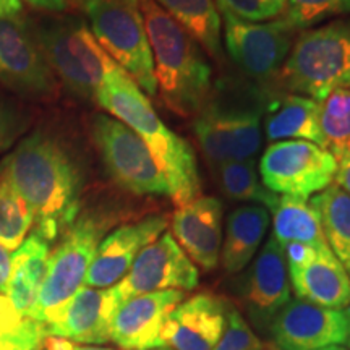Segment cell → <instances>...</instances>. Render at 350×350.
Returning a JSON list of instances; mask_svg holds the SVG:
<instances>
[{
	"mask_svg": "<svg viewBox=\"0 0 350 350\" xmlns=\"http://www.w3.org/2000/svg\"><path fill=\"white\" fill-rule=\"evenodd\" d=\"M3 177L29 204L39 237L52 242L75 222L81 175L59 139L36 131L0 165Z\"/></svg>",
	"mask_w": 350,
	"mask_h": 350,
	"instance_id": "cell-1",
	"label": "cell"
},
{
	"mask_svg": "<svg viewBox=\"0 0 350 350\" xmlns=\"http://www.w3.org/2000/svg\"><path fill=\"white\" fill-rule=\"evenodd\" d=\"M94 100L143 139L169 183V198L175 206L198 198L201 180L193 150L163 124L151 100L124 70L104 83Z\"/></svg>",
	"mask_w": 350,
	"mask_h": 350,
	"instance_id": "cell-2",
	"label": "cell"
},
{
	"mask_svg": "<svg viewBox=\"0 0 350 350\" xmlns=\"http://www.w3.org/2000/svg\"><path fill=\"white\" fill-rule=\"evenodd\" d=\"M138 8L151 46L157 94L175 116H195L213 91L206 52L154 0H142Z\"/></svg>",
	"mask_w": 350,
	"mask_h": 350,
	"instance_id": "cell-3",
	"label": "cell"
},
{
	"mask_svg": "<svg viewBox=\"0 0 350 350\" xmlns=\"http://www.w3.org/2000/svg\"><path fill=\"white\" fill-rule=\"evenodd\" d=\"M255 86L224 83L209 94L193 122L204 157L214 165L248 161L261 148V117L269 100Z\"/></svg>",
	"mask_w": 350,
	"mask_h": 350,
	"instance_id": "cell-4",
	"label": "cell"
},
{
	"mask_svg": "<svg viewBox=\"0 0 350 350\" xmlns=\"http://www.w3.org/2000/svg\"><path fill=\"white\" fill-rule=\"evenodd\" d=\"M278 81L291 94L317 100L350 86V18L301 31L279 70Z\"/></svg>",
	"mask_w": 350,
	"mask_h": 350,
	"instance_id": "cell-5",
	"label": "cell"
},
{
	"mask_svg": "<svg viewBox=\"0 0 350 350\" xmlns=\"http://www.w3.org/2000/svg\"><path fill=\"white\" fill-rule=\"evenodd\" d=\"M34 33L54 75L75 96L94 100L104 83L120 70L81 20H46Z\"/></svg>",
	"mask_w": 350,
	"mask_h": 350,
	"instance_id": "cell-6",
	"label": "cell"
},
{
	"mask_svg": "<svg viewBox=\"0 0 350 350\" xmlns=\"http://www.w3.org/2000/svg\"><path fill=\"white\" fill-rule=\"evenodd\" d=\"M85 10L100 47L139 90L156 96L152 52L139 8L124 0H94Z\"/></svg>",
	"mask_w": 350,
	"mask_h": 350,
	"instance_id": "cell-7",
	"label": "cell"
},
{
	"mask_svg": "<svg viewBox=\"0 0 350 350\" xmlns=\"http://www.w3.org/2000/svg\"><path fill=\"white\" fill-rule=\"evenodd\" d=\"M103 234L104 226L90 216L77 219L68 227L62 242L52 252L46 281L29 318L44 326L54 321L60 310L85 284Z\"/></svg>",
	"mask_w": 350,
	"mask_h": 350,
	"instance_id": "cell-8",
	"label": "cell"
},
{
	"mask_svg": "<svg viewBox=\"0 0 350 350\" xmlns=\"http://www.w3.org/2000/svg\"><path fill=\"white\" fill-rule=\"evenodd\" d=\"M91 137L117 185L138 196H169V183L142 138L120 120L96 113Z\"/></svg>",
	"mask_w": 350,
	"mask_h": 350,
	"instance_id": "cell-9",
	"label": "cell"
},
{
	"mask_svg": "<svg viewBox=\"0 0 350 350\" xmlns=\"http://www.w3.org/2000/svg\"><path fill=\"white\" fill-rule=\"evenodd\" d=\"M338 159L312 142L288 139L269 144L260 161V178L275 195L308 200L334 182Z\"/></svg>",
	"mask_w": 350,
	"mask_h": 350,
	"instance_id": "cell-10",
	"label": "cell"
},
{
	"mask_svg": "<svg viewBox=\"0 0 350 350\" xmlns=\"http://www.w3.org/2000/svg\"><path fill=\"white\" fill-rule=\"evenodd\" d=\"M224 23L227 54L240 70L255 80L278 77L295 42L297 31L281 18L247 21L219 10Z\"/></svg>",
	"mask_w": 350,
	"mask_h": 350,
	"instance_id": "cell-11",
	"label": "cell"
},
{
	"mask_svg": "<svg viewBox=\"0 0 350 350\" xmlns=\"http://www.w3.org/2000/svg\"><path fill=\"white\" fill-rule=\"evenodd\" d=\"M198 282L200 273L195 262L178 247L172 234L164 232L143 248L113 291L122 305L125 300L152 292L193 291Z\"/></svg>",
	"mask_w": 350,
	"mask_h": 350,
	"instance_id": "cell-12",
	"label": "cell"
},
{
	"mask_svg": "<svg viewBox=\"0 0 350 350\" xmlns=\"http://www.w3.org/2000/svg\"><path fill=\"white\" fill-rule=\"evenodd\" d=\"M0 85L25 96L55 91V75L34 28L18 15L0 20Z\"/></svg>",
	"mask_w": 350,
	"mask_h": 350,
	"instance_id": "cell-13",
	"label": "cell"
},
{
	"mask_svg": "<svg viewBox=\"0 0 350 350\" xmlns=\"http://www.w3.org/2000/svg\"><path fill=\"white\" fill-rule=\"evenodd\" d=\"M269 334L279 350H318L345 345L350 331V310H332L294 299L275 314Z\"/></svg>",
	"mask_w": 350,
	"mask_h": 350,
	"instance_id": "cell-14",
	"label": "cell"
},
{
	"mask_svg": "<svg viewBox=\"0 0 350 350\" xmlns=\"http://www.w3.org/2000/svg\"><path fill=\"white\" fill-rule=\"evenodd\" d=\"M284 252L297 299L332 310L350 306V275L329 247L291 243Z\"/></svg>",
	"mask_w": 350,
	"mask_h": 350,
	"instance_id": "cell-15",
	"label": "cell"
},
{
	"mask_svg": "<svg viewBox=\"0 0 350 350\" xmlns=\"http://www.w3.org/2000/svg\"><path fill=\"white\" fill-rule=\"evenodd\" d=\"M183 299L185 292L182 291H161L125 300L113 314L111 340L122 350L164 347L165 319Z\"/></svg>",
	"mask_w": 350,
	"mask_h": 350,
	"instance_id": "cell-16",
	"label": "cell"
},
{
	"mask_svg": "<svg viewBox=\"0 0 350 350\" xmlns=\"http://www.w3.org/2000/svg\"><path fill=\"white\" fill-rule=\"evenodd\" d=\"M167 229L164 216H150L138 222L120 226L100 240L94 260L88 269L85 286L113 287L129 273L143 248L159 239Z\"/></svg>",
	"mask_w": 350,
	"mask_h": 350,
	"instance_id": "cell-17",
	"label": "cell"
},
{
	"mask_svg": "<svg viewBox=\"0 0 350 350\" xmlns=\"http://www.w3.org/2000/svg\"><path fill=\"white\" fill-rule=\"evenodd\" d=\"M230 308L213 294L183 299L169 313L163 345L172 350H213L224 334Z\"/></svg>",
	"mask_w": 350,
	"mask_h": 350,
	"instance_id": "cell-18",
	"label": "cell"
},
{
	"mask_svg": "<svg viewBox=\"0 0 350 350\" xmlns=\"http://www.w3.org/2000/svg\"><path fill=\"white\" fill-rule=\"evenodd\" d=\"M120 301L113 287L83 286L60 310L46 336H55L81 345H100L111 340L112 319Z\"/></svg>",
	"mask_w": 350,
	"mask_h": 350,
	"instance_id": "cell-19",
	"label": "cell"
},
{
	"mask_svg": "<svg viewBox=\"0 0 350 350\" xmlns=\"http://www.w3.org/2000/svg\"><path fill=\"white\" fill-rule=\"evenodd\" d=\"M242 299L250 318L260 327H269L275 314L292 300L286 252L273 234L253 261Z\"/></svg>",
	"mask_w": 350,
	"mask_h": 350,
	"instance_id": "cell-20",
	"label": "cell"
},
{
	"mask_svg": "<svg viewBox=\"0 0 350 350\" xmlns=\"http://www.w3.org/2000/svg\"><path fill=\"white\" fill-rule=\"evenodd\" d=\"M172 237L185 255L204 271L217 268L222 248V203L216 196H198L177 206Z\"/></svg>",
	"mask_w": 350,
	"mask_h": 350,
	"instance_id": "cell-21",
	"label": "cell"
},
{
	"mask_svg": "<svg viewBox=\"0 0 350 350\" xmlns=\"http://www.w3.org/2000/svg\"><path fill=\"white\" fill-rule=\"evenodd\" d=\"M271 213L260 204H245L227 217L221 261L226 273H240L250 265L268 232Z\"/></svg>",
	"mask_w": 350,
	"mask_h": 350,
	"instance_id": "cell-22",
	"label": "cell"
},
{
	"mask_svg": "<svg viewBox=\"0 0 350 350\" xmlns=\"http://www.w3.org/2000/svg\"><path fill=\"white\" fill-rule=\"evenodd\" d=\"M49 242L38 234L25 239L13 253L7 295L23 317L29 318V313L36 305L49 269Z\"/></svg>",
	"mask_w": 350,
	"mask_h": 350,
	"instance_id": "cell-23",
	"label": "cell"
},
{
	"mask_svg": "<svg viewBox=\"0 0 350 350\" xmlns=\"http://www.w3.org/2000/svg\"><path fill=\"white\" fill-rule=\"evenodd\" d=\"M266 138L268 142L304 139L323 148L319 129V100L300 94H286L273 98L268 104Z\"/></svg>",
	"mask_w": 350,
	"mask_h": 350,
	"instance_id": "cell-24",
	"label": "cell"
},
{
	"mask_svg": "<svg viewBox=\"0 0 350 350\" xmlns=\"http://www.w3.org/2000/svg\"><path fill=\"white\" fill-rule=\"evenodd\" d=\"M273 214V235L282 247L301 243L308 247H327L321 219L310 200L279 195Z\"/></svg>",
	"mask_w": 350,
	"mask_h": 350,
	"instance_id": "cell-25",
	"label": "cell"
},
{
	"mask_svg": "<svg viewBox=\"0 0 350 350\" xmlns=\"http://www.w3.org/2000/svg\"><path fill=\"white\" fill-rule=\"evenodd\" d=\"M211 57L221 55L222 20L214 0H154Z\"/></svg>",
	"mask_w": 350,
	"mask_h": 350,
	"instance_id": "cell-26",
	"label": "cell"
},
{
	"mask_svg": "<svg viewBox=\"0 0 350 350\" xmlns=\"http://www.w3.org/2000/svg\"><path fill=\"white\" fill-rule=\"evenodd\" d=\"M321 219L327 247L350 275V196L331 183L310 200Z\"/></svg>",
	"mask_w": 350,
	"mask_h": 350,
	"instance_id": "cell-27",
	"label": "cell"
},
{
	"mask_svg": "<svg viewBox=\"0 0 350 350\" xmlns=\"http://www.w3.org/2000/svg\"><path fill=\"white\" fill-rule=\"evenodd\" d=\"M323 148L336 159L350 152V86L339 88L319 100Z\"/></svg>",
	"mask_w": 350,
	"mask_h": 350,
	"instance_id": "cell-28",
	"label": "cell"
},
{
	"mask_svg": "<svg viewBox=\"0 0 350 350\" xmlns=\"http://www.w3.org/2000/svg\"><path fill=\"white\" fill-rule=\"evenodd\" d=\"M217 178L222 191L232 200L252 201L271 211L278 203L279 195L262 185L253 159L230 161L217 165Z\"/></svg>",
	"mask_w": 350,
	"mask_h": 350,
	"instance_id": "cell-29",
	"label": "cell"
},
{
	"mask_svg": "<svg viewBox=\"0 0 350 350\" xmlns=\"http://www.w3.org/2000/svg\"><path fill=\"white\" fill-rule=\"evenodd\" d=\"M34 226V214L18 191L0 177V243L16 250Z\"/></svg>",
	"mask_w": 350,
	"mask_h": 350,
	"instance_id": "cell-30",
	"label": "cell"
},
{
	"mask_svg": "<svg viewBox=\"0 0 350 350\" xmlns=\"http://www.w3.org/2000/svg\"><path fill=\"white\" fill-rule=\"evenodd\" d=\"M345 15H350V0H286L279 18L299 33Z\"/></svg>",
	"mask_w": 350,
	"mask_h": 350,
	"instance_id": "cell-31",
	"label": "cell"
},
{
	"mask_svg": "<svg viewBox=\"0 0 350 350\" xmlns=\"http://www.w3.org/2000/svg\"><path fill=\"white\" fill-rule=\"evenodd\" d=\"M216 5L240 20L265 21L281 16L286 0H216Z\"/></svg>",
	"mask_w": 350,
	"mask_h": 350,
	"instance_id": "cell-32",
	"label": "cell"
},
{
	"mask_svg": "<svg viewBox=\"0 0 350 350\" xmlns=\"http://www.w3.org/2000/svg\"><path fill=\"white\" fill-rule=\"evenodd\" d=\"M213 350H265V344L247 325L242 313L230 308L224 334Z\"/></svg>",
	"mask_w": 350,
	"mask_h": 350,
	"instance_id": "cell-33",
	"label": "cell"
},
{
	"mask_svg": "<svg viewBox=\"0 0 350 350\" xmlns=\"http://www.w3.org/2000/svg\"><path fill=\"white\" fill-rule=\"evenodd\" d=\"M25 122L20 112L10 103L0 98V154L7 151L15 143V139L23 131Z\"/></svg>",
	"mask_w": 350,
	"mask_h": 350,
	"instance_id": "cell-34",
	"label": "cell"
},
{
	"mask_svg": "<svg viewBox=\"0 0 350 350\" xmlns=\"http://www.w3.org/2000/svg\"><path fill=\"white\" fill-rule=\"evenodd\" d=\"M46 338V327L23 336H13L0 331V350H41Z\"/></svg>",
	"mask_w": 350,
	"mask_h": 350,
	"instance_id": "cell-35",
	"label": "cell"
},
{
	"mask_svg": "<svg viewBox=\"0 0 350 350\" xmlns=\"http://www.w3.org/2000/svg\"><path fill=\"white\" fill-rule=\"evenodd\" d=\"M12 271V255L8 248L0 243V294L7 295L8 279H10Z\"/></svg>",
	"mask_w": 350,
	"mask_h": 350,
	"instance_id": "cell-36",
	"label": "cell"
},
{
	"mask_svg": "<svg viewBox=\"0 0 350 350\" xmlns=\"http://www.w3.org/2000/svg\"><path fill=\"white\" fill-rule=\"evenodd\" d=\"M334 180L336 185L342 188L345 193L350 196V152L338 161V172H336Z\"/></svg>",
	"mask_w": 350,
	"mask_h": 350,
	"instance_id": "cell-37",
	"label": "cell"
},
{
	"mask_svg": "<svg viewBox=\"0 0 350 350\" xmlns=\"http://www.w3.org/2000/svg\"><path fill=\"white\" fill-rule=\"evenodd\" d=\"M26 3L34 8H39V10H46V12H54V13H60L65 12L70 5L68 0H25Z\"/></svg>",
	"mask_w": 350,
	"mask_h": 350,
	"instance_id": "cell-38",
	"label": "cell"
},
{
	"mask_svg": "<svg viewBox=\"0 0 350 350\" xmlns=\"http://www.w3.org/2000/svg\"><path fill=\"white\" fill-rule=\"evenodd\" d=\"M21 8L23 5H21L20 0H0V20L20 15Z\"/></svg>",
	"mask_w": 350,
	"mask_h": 350,
	"instance_id": "cell-39",
	"label": "cell"
},
{
	"mask_svg": "<svg viewBox=\"0 0 350 350\" xmlns=\"http://www.w3.org/2000/svg\"><path fill=\"white\" fill-rule=\"evenodd\" d=\"M44 350H75V344H72V340L55 338V336H47L44 339Z\"/></svg>",
	"mask_w": 350,
	"mask_h": 350,
	"instance_id": "cell-40",
	"label": "cell"
},
{
	"mask_svg": "<svg viewBox=\"0 0 350 350\" xmlns=\"http://www.w3.org/2000/svg\"><path fill=\"white\" fill-rule=\"evenodd\" d=\"M75 350H116V349L99 347V345H75Z\"/></svg>",
	"mask_w": 350,
	"mask_h": 350,
	"instance_id": "cell-41",
	"label": "cell"
},
{
	"mask_svg": "<svg viewBox=\"0 0 350 350\" xmlns=\"http://www.w3.org/2000/svg\"><path fill=\"white\" fill-rule=\"evenodd\" d=\"M318 350H349V349L345 347V345H329V347H323Z\"/></svg>",
	"mask_w": 350,
	"mask_h": 350,
	"instance_id": "cell-42",
	"label": "cell"
},
{
	"mask_svg": "<svg viewBox=\"0 0 350 350\" xmlns=\"http://www.w3.org/2000/svg\"><path fill=\"white\" fill-rule=\"evenodd\" d=\"M77 3H80V5L83 7V8H86L88 5H90L91 2H94V0H75Z\"/></svg>",
	"mask_w": 350,
	"mask_h": 350,
	"instance_id": "cell-43",
	"label": "cell"
},
{
	"mask_svg": "<svg viewBox=\"0 0 350 350\" xmlns=\"http://www.w3.org/2000/svg\"><path fill=\"white\" fill-rule=\"evenodd\" d=\"M124 2L130 3V5H133V7H138V5H139V2H142V0H124Z\"/></svg>",
	"mask_w": 350,
	"mask_h": 350,
	"instance_id": "cell-44",
	"label": "cell"
},
{
	"mask_svg": "<svg viewBox=\"0 0 350 350\" xmlns=\"http://www.w3.org/2000/svg\"><path fill=\"white\" fill-rule=\"evenodd\" d=\"M349 310H350V306H349ZM345 347H347V349L350 350V331H349V338H347V342H345Z\"/></svg>",
	"mask_w": 350,
	"mask_h": 350,
	"instance_id": "cell-45",
	"label": "cell"
},
{
	"mask_svg": "<svg viewBox=\"0 0 350 350\" xmlns=\"http://www.w3.org/2000/svg\"><path fill=\"white\" fill-rule=\"evenodd\" d=\"M154 350H172V349H167V347H161V349H154Z\"/></svg>",
	"mask_w": 350,
	"mask_h": 350,
	"instance_id": "cell-46",
	"label": "cell"
}]
</instances>
